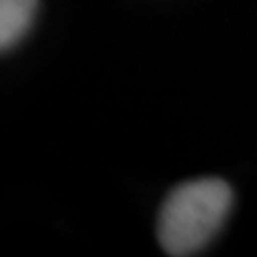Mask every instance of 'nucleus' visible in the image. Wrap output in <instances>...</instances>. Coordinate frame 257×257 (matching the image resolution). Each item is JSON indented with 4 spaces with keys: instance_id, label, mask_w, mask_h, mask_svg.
Returning <instances> with one entry per match:
<instances>
[{
    "instance_id": "f257e3e1",
    "label": "nucleus",
    "mask_w": 257,
    "mask_h": 257,
    "mask_svg": "<svg viewBox=\"0 0 257 257\" xmlns=\"http://www.w3.org/2000/svg\"><path fill=\"white\" fill-rule=\"evenodd\" d=\"M234 204L231 187L223 178H195L178 184L159 212L157 236L172 257L199 253L225 225Z\"/></svg>"
},
{
    "instance_id": "f03ea898",
    "label": "nucleus",
    "mask_w": 257,
    "mask_h": 257,
    "mask_svg": "<svg viewBox=\"0 0 257 257\" xmlns=\"http://www.w3.org/2000/svg\"><path fill=\"white\" fill-rule=\"evenodd\" d=\"M39 0H0V50L15 47L35 22Z\"/></svg>"
}]
</instances>
